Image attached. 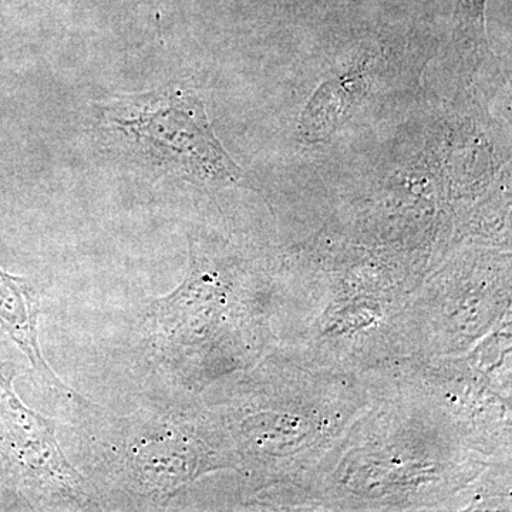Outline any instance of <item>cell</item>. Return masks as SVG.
<instances>
[{"instance_id":"obj_1","label":"cell","mask_w":512,"mask_h":512,"mask_svg":"<svg viewBox=\"0 0 512 512\" xmlns=\"http://www.w3.org/2000/svg\"><path fill=\"white\" fill-rule=\"evenodd\" d=\"M103 120L141 160L204 183H234L241 177L195 94L161 92L119 99L104 107Z\"/></svg>"},{"instance_id":"obj_2","label":"cell","mask_w":512,"mask_h":512,"mask_svg":"<svg viewBox=\"0 0 512 512\" xmlns=\"http://www.w3.org/2000/svg\"><path fill=\"white\" fill-rule=\"evenodd\" d=\"M39 302L28 282L6 274L0 269V325L3 326L20 348L25 350L32 365L42 372L43 377L55 380L47 370L37 343L36 319Z\"/></svg>"}]
</instances>
